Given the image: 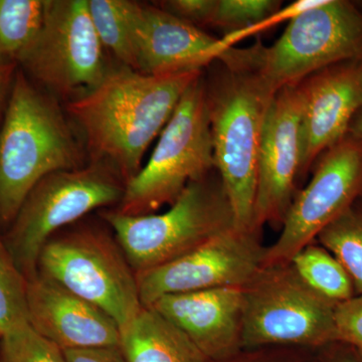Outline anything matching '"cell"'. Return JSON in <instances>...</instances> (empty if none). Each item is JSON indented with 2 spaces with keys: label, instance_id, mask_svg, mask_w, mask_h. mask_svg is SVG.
<instances>
[{
  "label": "cell",
  "instance_id": "277c9868",
  "mask_svg": "<svg viewBox=\"0 0 362 362\" xmlns=\"http://www.w3.org/2000/svg\"><path fill=\"white\" fill-rule=\"evenodd\" d=\"M103 218L135 273L180 258L237 226L218 175L189 183L165 213L128 216L111 211Z\"/></svg>",
  "mask_w": 362,
  "mask_h": 362
},
{
  "label": "cell",
  "instance_id": "ac0fdd59",
  "mask_svg": "<svg viewBox=\"0 0 362 362\" xmlns=\"http://www.w3.org/2000/svg\"><path fill=\"white\" fill-rule=\"evenodd\" d=\"M119 349L127 362H211L175 324L151 307L120 330Z\"/></svg>",
  "mask_w": 362,
  "mask_h": 362
},
{
  "label": "cell",
  "instance_id": "6da1fadb",
  "mask_svg": "<svg viewBox=\"0 0 362 362\" xmlns=\"http://www.w3.org/2000/svg\"><path fill=\"white\" fill-rule=\"evenodd\" d=\"M202 74L148 76L123 66L71 100L66 111L82 131L90 162L109 166L125 183L134 177L150 144Z\"/></svg>",
  "mask_w": 362,
  "mask_h": 362
},
{
  "label": "cell",
  "instance_id": "ba28073f",
  "mask_svg": "<svg viewBox=\"0 0 362 362\" xmlns=\"http://www.w3.org/2000/svg\"><path fill=\"white\" fill-rule=\"evenodd\" d=\"M247 49L250 63L278 92L327 66L362 59V11L346 0H324L288 23L271 47L258 40Z\"/></svg>",
  "mask_w": 362,
  "mask_h": 362
},
{
  "label": "cell",
  "instance_id": "2e32d148",
  "mask_svg": "<svg viewBox=\"0 0 362 362\" xmlns=\"http://www.w3.org/2000/svg\"><path fill=\"white\" fill-rule=\"evenodd\" d=\"M28 312L30 327L61 349L119 346L109 314L39 274L28 280Z\"/></svg>",
  "mask_w": 362,
  "mask_h": 362
},
{
  "label": "cell",
  "instance_id": "9c48e42d",
  "mask_svg": "<svg viewBox=\"0 0 362 362\" xmlns=\"http://www.w3.org/2000/svg\"><path fill=\"white\" fill-rule=\"evenodd\" d=\"M37 274L109 314L120 330L142 310L136 274L106 233L78 230L52 238L37 259Z\"/></svg>",
  "mask_w": 362,
  "mask_h": 362
},
{
  "label": "cell",
  "instance_id": "ffe728a7",
  "mask_svg": "<svg viewBox=\"0 0 362 362\" xmlns=\"http://www.w3.org/2000/svg\"><path fill=\"white\" fill-rule=\"evenodd\" d=\"M93 25L100 42L124 66L137 71L133 16L136 1L131 0H88Z\"/></svg>",
  "mask_w": 362,
  "mask_h": 362
},
{
  "label": "cell",
  "instance_id": "7c38bea8",
  "mask_svg": "<svg viewBox=\"0 0 362 362\" xmlns=\"http://www.w3.org/2000/svg\"><path fill=\"white\" fill-rule=\"evenodd\" d=\"M259 232L235 226L180 258L135 273L142 306L166 295L244 287L263 267Z\"/></svg>",
  "mask_w": 362,
  "mask_h": 362
},
{
  "label": "cell",
  "instance_id": "7a4b0ae2",
  "mask_svg": "<svg viewBox=\"0 0 362 362\" xmlns=\"http://www.w3.org/2000/svg\"><path fill=\"white\" fill-rule=\"evenodd\" d=\"M207 68L211 69L204 81L214 168L232 206L235 226L256 228L259 147L277 90L249 63L245 49L232 47Z\"/></svg>",
  "mask_w": 362,
  "mask_h": 362
},
{
  "label": "cell",
  "instance_id": "f1b7e54d",
  "mask_svg": "<svg viewBox=\"0 0 362 362\" xmlns=\"http://www.w3.org/2000/svg\"><path fill=\"white\" fill-rule=\"evenodd\" d=\"M295 347H266L243 350L238 356L223 362H310L313 352Z\"/></svg>",
  "mask_w": 362,
  "mask_h": 362
},
{
  "label": "cell",
  "instance_id": "4fadbf2b",
  "mask_svg": "<svg viewBox=\"0 0 362 362\" xmlns=\"http://www.w3.org/2000/svg\"><path fill=\"white\" fill-rule=\"evenodd\" d=\"M302 100L299 84L276 93L269 108L262 136L254 226H282L297 192L300 169V124Z\"/></svg>",
  "mask_w": 362,
  "mask_h": 362
},
{
  "label": "cell",
  "instance_id": "e0dca14e",
  "mask_svg": "<svg viewBox=\"0 0 362 362\" xmlns=\"http://www.w3.org/2000/svg\"><path fill=\"white\" fill-rule=\"evenodd\" d=\"M243 289L216 288L159 298L151 308L165 317L211 362H223L243 351Z\"/></svg>",
  "mask_w": 362,
  "mask_h": 362
},
{
  "label": "cell",
  "instance_id": "8992f818",
  "mask_svg": "<svg viewBox=\"0 0 362 362\" xmlns=\"http://www.w3.org/2000/svg\"><path fill=\"white\" fill-rule=\"evenodd\" d=\"M242 289L243 350L317 349L337 341V304L313 291L291 263L262 267Z\"/></svg>",
  "mask_w": 362,
  "mask_h": 362
},
{
  "label": "cell",
  "instance_id": "d4e9b609",
  "mask_svg": "<svg viewBox=\"0 0 362 362\" xmlns=\"http://www.w3.org/2000/svg\"><path fill=\"white\" fill-rule=\"evenodd\" d=\"M282 6L279 0H216L211 26L223 35L258 25Z\"/></svg>",
  "mask_w": 362,
  "mask_h": 362
},
{
  "label": "cell",
  "instance_id": "4dcf8cb0",
  "mask_svg": "<svg viewBox=\"0 0 362 362\" xmlns=\"http://www.w3.org/2000/svg\"><path fill=\"white\" fill-rule=\"evenodd\" d=\"M66 362H127L119 346L64 350Z\"/></svg>",
  "mask_w": 362,
  "mask_h": 362
},
{
  "label": "cell",
  "instance_id": "1f68e13d",
  "mask_svg": "<svg viewBox=\"0 0 362 362\" xmlns=\"http://www.w3.org/2000/svg\"><path fill=\"white\" fill-rule=\"evenodd\" d=\"M18 68V64L9 63V62L0 59V109H1L7 93L11 92Z\"/></svg>",
  "mask_w": 362,
  "mask_h": 362
},
{
  "label": "cell",
  "instance_id": "836d02e7",
  "mask_svg": "<svg viewBox=\"0 0 362 362\" xmlns=\"http://www.w3.org/2000/svg\"><path fill=\"white\" fill-rule=\"evenodd\" d=\"M361 351H362V350H361Z\"/></svg>",
  "mask_w": 362,
  "mask_h": 362
},
{
  "label": "cell",
  "instance_id": "5bb4252c",
  "mask_svg": "<svg viewBox=\"0 0 362 362\" xmlns=\"http://www.w3.org/2000/svg\"><path fill=\"white\" fill-rule=\"evenodd\" d=\"M298 84L303 100L299 178H304L318 157L347 135L362 107V59L327 66Z\"/></svg>",
  "mask_w": 362,
  "mask_h": 362
},
{
  "label": "cell",
  "instance_id": "9a60e30c",
  "mask_svg": "<svg viewBox=\"0 0 362 362\" xmlns=\"http://www.w3.org/2000/svg\"><path fill=\"white\" fill-rule=\"evenodd\" d=\"M137 71L168 76L199 71L228 49L223 39L163 11L156 4L136 2L133 16Z\"/></svg>",
  "mask_w": 362,
  "mask_h": 362
},
{
  "label": "cell",
  "instance_id": "f546056e",
  "mask_svg": "<svg viewBox=\"0 0 362 362\" xmlns=\"http://www.w3.org/2000/svg\"><path fill=\"white\" fill-rule=\"evenodd\" d=\"M310 362H362V351L347 343L331 342L315 349Z\"/></svg>",
  "mask_w": 362,
  "mask_h": 362
},
{
  "label": "cell",
  "instance_id": "484cf974",
  "mask_svg": "<svg viewBox=\"0 0 362 362\" xmlns=\"http://www.w3.org/2000/svg\"><path fill=\"white\" fill-rule=\"evenodd\" d=\"M323 1L324 0H296V1L288 4V6H281L275 13L259 21L258 25L251 26L247 30H240V32L228 33V35H223L221 39L225 40L228 47H233V45L238 44L240 40H244L247 37H251V35H257V33L266 32L272 26L281 25L285 21L290 23L295 18L299 16L300 14L320 6L323 4Z\"/></svg>",
  "mask_w": 362,
  "mask_h": 362
},
{
  "label": "cell",
  "instance_id": "4316f807",
  "mask_svg": "<svg viewBox=\"0 0 362 362\" xmlns=\"http://www.w3.org/2000/svg\"><path fill=\"white\" fill-rule=\"evenodd\" d=\"M337 341L347 343L362 350V295L335 307Z\"/></svg>",
  "mask_w": 362,
  "mask_h": 362
},
{
  "label": "cell",
  "instance_id": "7402d4cb",
  "mask_svg": "<svg viewBox=\"0 0 362 362\" xmlns=\"http://www.w3.org/2000/svg\"><path fill=\"white\" fill-rule=\"evenodd\" d=\"M316 240L342 264L356 295H362V195L326 226Z\"/></svg>",
  "mask_w": 362,
  "mask_h": 362
},
{
  "label": "cell",
  "instance_id": "30bf717a",
  "mask_svg": "<svg viewBox=\"0 0 362 362\" xmlns=\"http://www.w3.org/2000/svg\"><path fill=\"white\" fill-rule=\"evenodd\" d=\"M88 0H47L44 25L18 65L52 96H83L109 73ZM71 99V100H73Z\"/></svg>",
  "mask_w": 362,
  "mask_h": 362
},
{
  "label": "cell",
  "instance_id": "8fae6325",
  "mask_svg": "<svg viewBox=\"0 0 362 362\" xmlns=\"http://www.w3.org/2000/svg\"><path fill=\"white\" fill-rule=\"evenodd\" d=\"M313 175L295 195L282 232L266 247L263 266L289 264L362 195V141L347 134L317 159Z\"/></svg>",
  "mask_w": 362,
  "mask_h": 362
},
{
  "label": "cell",
  "instance_id": "3957f363",
  "mask_svg": "<svg viewBox=\"0 0 362 362\" xmlns=\"http://www.w3.org/2000/svg\"><path fill=\"white\" fill-rule=\"evenodd\" d=\"M85 151L56 98L16 71L0 127V223L11 225L49 173L84 166Z\"/></svg>",
  "mask_w": 362,
  "mask_h": 362
},
{
  "label": "cell",
  "instance_id": "d6986e66",
  "mask_svg": "<svg viewBox=\"0 0 362 362\" xmlns=\"http://www.w3.org/2000/svg\"><path fill=\"white\" fill-rule=\"evenodd\" d=\"M290 263L313 291L332 303H342L356 295L344 267L321 245L312 243L303 247Z\"/></svg>",
  "mask_w": 362,
  "mask_h": 362
},
{
  "label": "cell",
  "instance_id": "d6a6232c",
  "mask_svg": "<svg viewBox=\"0 0 362 362\" xmlns=\"http://www.w3.org/2000/svg\"><path fill=\"white\" fill-rule=\"evenodd\" d=\"M347 134L354 136V138L362 141V107L352 119Z\"/></svg>",
  "mask_w": 362,
  "mask_h": 362
},
{
  "label": "cell",
  "instance_id": "cb8c5ba5",
  "mask_svg": "<svg viewBox=\"0 0 362 362\" xmlns=\"http://www.w3.org/2000/svg\"><path fill=\"white\" fill-rule=\"evenodd\" d=\"M0 362H66L65 352L30 324L0 338Z\"/></svg>",
  "mask_w": 362,
  "mask_h": 362
},
{
  "label": "cell",
  "instance_id": "5b68a950",
  "mask_svg": "<svg viewBox=\"0 0 362 362\" xmlns=\"http://www.w3.org/2000/svg\"><path fill=\"white\" fill-rule=\"evenodd\" d=\"M214 168L213 136L204 73L185 90L160 133L148 162L125 183L119 213L154 214L173 204L189 183Z\"/></svg>",
  "mask_w": 362,
  "mask_h": 362
},
{
  "label": "cell",
  "instance_id": "603a6c76",
  "mask_svg": "<svg viewBox=\"0 0 362 362\" xmlns=\"http://www.w3.org/2000/svg\"><path fill=\"white\" fill-rule=\"evenodd\" d=\"M28 324V279L0 237V338Z\"/></svg>",
  "mask_w": 362,
  "mask_h": 362
},
{
  "label": "cell",
  "instance_id": "83f0119b",
  "mask_svg": "<svg viewBox=\"0 0 362 362\" xmlns=\"http://www.w3.org/2000/svg\"><path fill=\"white\" fill-rule=\"evenodd\" d=\"M158 4L156 6L163 11L201 28L211 26L216 0H166Z\"/></svg>",
  "mask_w": 362,
  "mask_h": 362
},
{
  "label": "cell",
  "instance_id": "44dd1931",
  "mask_svg": "<svg viewBox=\"0 0 362 362\" xmlns=\"http://www.w3.org/2000/svg\"><path fill=\"white\" fill-rule=\"evenodd\" d=\"M45 11L47 0H0L1 61L18 64L39 35Z\"/></svg>",
  "mask_w": 362,
  "mask_h": 362
},
{
  "label": "cell",
  "instance_id": "52a82bcc",
  "mask_svg": "<svg viewBox=\"0 0 362 362\" xmlns=\"http://www.w3.org/2000/svg\"><path fill=\"white\" fill-rule=\"evenodd\" d=\"M120 175L103 163L45 176L26 197L11 225L7 249L26 279L37 275V259L54 233L94 209L120 204Z\"/></svg>",
  "mask_w": 362,
  "mask_h": 362
}]
</instances>
